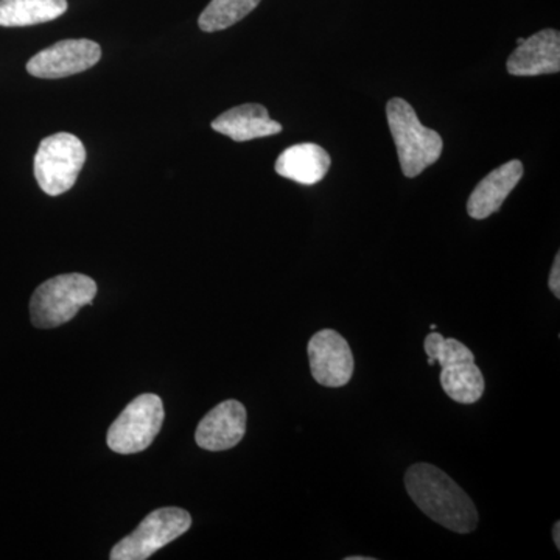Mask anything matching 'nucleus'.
<instances>
[{
	"label": "nucleus",
	"instance_id": "f257e3e1",
	"mask_svg": "<svg viewBox=\"0 0 560 560\" xmlns=\"http://www.w3.org/2000/svg\"><path fill=\"white\" fill-rule=\"evenodd\" d=\"M405 488L431 521L458 534L477 528L478 511L458 482L431 464L419 463L405 474Z\"/></svg>",
	"mask_w": 560,
	"mask_h": 560
},
{
	"label": "nucleus",
	"instance_id": "f03ea898",
	"mask_svg": "<svg viewBox=\"0 0 560 560\" xmlns=\"http://www.w3.org/2000/svg\"><path fill=\"white\" fill-rule=\"evenodd\" d=\"M386 117L407 178H416L440 160L444 150L440 132L423 127L410 103L393 98L386 106Z\"/></svg>",
	"mask_w": 560,
	"mask_h": 560
},
{
	"label": "nucleus",
	"instance_id": "7ed1b4c3",
	"mask_svg": "<svg viewBox=\"0 0 560 560\" xmlns=\"http://www.w3.org/2000/svg\"><path fill=\"white\" fill-rule=\"evenodd\" d=\"M97 294V283L90 276L70 272L40 283L31 301L33 326L54 329L69 323L81 307Z\"/></svg>",
	"mask_w": 560,
	"mask_h": 560
},
{
	"label": "nucleus",
	"instance_id": "20e7f679",
	"mask_svg": "<svg viewBox=\"0 0 560 560\" xmlns=\"http://www.w3.org/2000/svg\"><path fill=\"white\" fill-rule=\"evenodd\" d=\"M86 162V149L77 136L58 132L40 140L35 156V178L50 197L72 189Z\"/></svg>",
	"mask_w": 560,
	"mask_h": 560
},
{
	"label": "nucleus",
	"instance_id": "39448f33",
	"mask_svg": "<svg viewBox=\"0 0 560 560\" xmlns=\"http://www.w3.org/2000/svg\"><path fill=\"white\" fill-rule=\"evenodd\" d=\"M164 404L156 394H142L127 405L109 427L108 445L119 455L147 451L164 423Z\"/></svg>",
	"mask_w": 560,
	"mask_h": 560
},
{
	"label": "nucleus",
	"instance_id": "423d86ee",
	"mask_svg": "<svg viewBox=\"0 0 560 560\" xmlns=\"http://www.w3.org/2000/svg\"><path fill=\"white\" fill-rule=\"evenodd\" d=\"M189 512L180 508H161L121 539L110 551V560H145L190 529Z\"/></svg>",
	"mask_w": 560,
	"mask_h": 560
},
{
	"label": "nucleus",
	"instance_id": "0eeeda50",
	"mask_svg": "<svg viewBox=\"0 0 560 560\" xmlns=\"http://www.w3.org/2000/svg\"><path fill=\"white\" fill-rule=\"evenodd\" d=\"M101 58V46L94 40L65 39L36 54L27 62V72L36 79H66L94 68Z\"/></svg>",
	"mask_w": 560,
	"mask_h": 560
},
{
	"label": "nucleus",
	"instance_id": "6e6552de",
	"mask_svg": "<svg viewBox=\"0 0 560 560\" xmlns=\"http://www.w3.org/2000/svg\"><path fill=\"white\" fill-rule=\"evenodd\" d=\"M308 360L313 378L327 388H341L352 378V349L337 330L324 329L308 342Z\"/></svg>",
	"mask_w": 560,
	"mask_h": 560
},
{
	"label": "nucleus",
	"instance_id": "1a4fd4ad",
	"mask_svg": "<svg viewBox=\"0 0 560 560\" xmlns=\"http://www.w3.org/2000/svg\"><path fill=\"white\" fill-rule=\"evenodd\" d=\"M246 433V408L241 401L226 400L210 410L198 423L195 440L209 452L234 448Z\"/></svg>",
	"mask_w": 560,
	"mask_h": 560
},
{
	"label": "nucleus",
	"instance_id": "9d476101",
	"mask_svg": "<svg viewBox=\"0 0 560 560\" xmlns=\"http://www.w3.org/2000/svg\"><path fill=\"white\" fill-rule=\"evenodd\" d=\"M560 70V33L547 28L523 39L508 60V72L515 77H537Z\"/></svg>",
	"mask_w": 560,
	"mask_h": 560
},
{
	"label": "nucleus",
	"instance_id": "9b49d317",
	"mask_svg": "<svg viewBox=\"0 0 560 560\" xmlns=\"http://www.w3.org/2000/svg\"><path fill=\"white\" fill-rule=\"evenodd\" d=\"M523 164L521 161H510L500 165L471 191L467 201V212L474 220L489 219L499 212L503 202L510 197L523 178Z\"/></svg>",
	"mask_w": 560,
	"mask_h": 560
},
{
	"label": "nucleus",
	"instance_id": "f8f14e48",
	"mask_svg": "<svg viewBox=\"0 0 560 560\" xmlns=\"http://www.w3.org/2000/svg\"><path fill=\"white\" fill-rule=\"evenodd\" d=\"M212 130L235 142L268 138L282 132V125L272 120L265 106L248 103L221 114L212 121Z\"/></svg>",
	"mask_w": 560,
	"mask_h": 560
},
{
	"label": "nucleus",
	"instance_id": "ddd939ff",
	"mask_svg": "<svg viewBox=\"0 0 560 560\" xmlns=\"http://www.w3.org/2000/svg\"><path fill=\"white\" fill-rule=\"evenodd\" d=\"M329 153L316 143H300L280 153L276 161V172L282 178L313 186L326 178L330 171Z\"/></svg>",
	"mask_w": 560,
	"mask_h": 560
},
{
	"label": "nucleus",
	"instance_id": "4468645a",
	"mask_svg": "<svg viewBox=\"0 0 560 560\" xmlns=\"http://www.w3.org/2000/svg\"><path fill=\"white\" fill-rule=\"evenodd\" d=\"M68 0H0V27H31L62 16Z\"/></svg>",
	"mask_w": 560,
	"mask_h": 560
},
{
	"label": "nucleus",
	"instance_id": "2eb2a0df",
	"mask_svg": "<svg viewBox=\"0 0 560 560\" xmlns=\"http://www.w3.org/2000/svg\"><path fill=\"white\" fill-rule=\"evenodd\" d=\"M441 386L452 400L471 405L485 393V377L475 361H460L442 366Z\"/></svg>",
	"mask_w": 560,
	"mask_h": 560
},
{
	"label": "nucleus",
	"instance_id": "dca6fc26",
	"mask_svg": "<svg viewBox=\"0 0 560 560\" xmlns=\"http://www.w3.org/2000/svg\"><path fill=\"white\" fill-rule=\"evenodd\" d=\"M259 3L260 0H212L202 11L198 25L206 33L226 31L245 20Z\"/></svg>",
	"mask_w": 560,
	"mask_h": 560
},
{
	"label": "nucleus",
	"instance_id": "f3484780",
	"mask_svg": "<svg viewBox=\"0 0 560 560\" xmlns=\"http://www.w3.org/2000/svg\"><path fill=\"white\" fill-rule=\"evenodd\" d=\"M423 348L429 355L430 366L440 363L442 368L460 361H475L474 352L466 345L455 338L442 337L438 331H431L423 342Z\"/></svg>",
	"mask_w": 560,
	"mask_h": 560
},
{
	"label": "nucleus",
	"instance_id": "a211bd4d",
	"mask_svg": "<svg viewBox=\"0 0 560 560\" xmlns=\"http://www.w3.org/2000/svg\"><path fill=\"white\" fill-rule=\"evenodd\" d=\"M550 290L555 293V296L560 298V254L556 256L555 264H552L550 280H548Z\"/></svg>",
	"mask_w": 560,
	"mask_h": 560
},
{
	"label": "nucleus",
	"instance_id": "6ab92c4d",
	"mask_svg": "<svg viewBox=\"0 0 560 560\" xmlns=\"http://www.w3.org/2000/svg\"><path fill=\"white\" fill-rule=\"evenodd\" d=\"M552 539H555V545L558 550H560V523H556L555 528H552Z\"/></svg>",
	"mask_w": 560,
	"mask_h": 560
},
{
	"label": "nucleus",
	"instance_id": "aec40b11",
	"mask_svg": "<svg viewBox=\"0 0 560 560\" xmlns=\"http://www.w3.org/2000/svg\"><path fill=\"white\" fill-rule=\"evenodd\" d=\"M348 560H371V558H366V556L364 558H357V556H353V558H348Z\"/></svg>",
	"mask_w": 560,
	"mask_h": 560
}]
</instances>
